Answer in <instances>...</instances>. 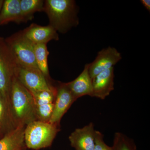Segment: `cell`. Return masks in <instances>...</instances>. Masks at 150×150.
I'll return each instance as SVG.
<instances>
[{
  "label": "cell",
  "instance_id": "obj_6",
  "mask_svg": "<svg viewBox=\"0 0 150 150\" xmlns=\"http://www.w3.org/2000/svg\"><path fill=\"white\" fill-rule=\"evenodd\" d=\"M15 76L31 93L43 91H55L57 86L51 85L38 69L17 66Z\"/></svg>",
  "mask_w": 150,
  "mask_h": 150
},
{
  "label": "cell",
  "instance_id": "obj_1",
  "mask_svg": "<svg viewBox=\"0 0 150 150\" xmlns=\"http://www.w3.org/2000/svg\"><path fill=\"white\" fill-rule=\"evenodd\" d=\"M12 118L16 128L25 126L37 120L35 105L32 94L15 76L12 83L10 91Z\"/></svg>",
  "mask_w": 150,
  "mask_h": 150
},
{
  "label": "cell",
  "instance_id": "obj_13",
  "mask_svg": "<svg viewBox=\"0 0 150 150\" xmlns=\"http://www.w3.org/2000/svg\"><path fill=\"white\" fill-rule=\"evenodd\" d=\"M24 22L22 15L20 0H4L0 14V25L10 22Z\"/></svg>",
  "mask_w": 150,
  "mask_h": 150
},
{
  "label": "cell",
  "instance_id": "obj_15",
  "mask_svg": "<svg viewBox=\"0 0 150 150\" xmlns=\"http://www.w3.org/2000/svg\"><path fill=\"white\" fill-rule=\"evenodd\" d=\"M35 62L39 71L48 79L50 77L48 65V56L49 53L47 44H35L34 48Z\"/></svg>",
  "mask_w": 150,
  "mask_h": 150
},
{
  "label": "cell",
  "instance_id": "obj_17",
  "mask_svg": "<svg viewBox=\"0 0 150 150\" xmlns=\"http://www.w3.org/2000/svg\"><path fill=\"white\" fill-rule=\"evenodd\" d=\"M15 128L5 103L0 96V130L6 134Z\"/></svg>",
  "mask_w": 150,
  "mask_h": 150
},
{
  "label": "cell",
  "instance_id": "obj_18",
  "mask_svg": "<svg viewBox=\"0 0 150 150\" xmlns=\"http://www.w3.org/2000/svg\"><path fill=\"white\" fill-rule=\"evenodd\" d=\"M112 147L113 150H137L134 141L121 132L115 133Z\"/></svg>",
  "mask_w": 150,
  "mask_h": 150
},
{
  "label": "cell",
  "instance_id": "obj_2",
  "mask_svg": "<svg viewBox=\"0 0 150 150\" xmlns=\"http://www.w3.org/2000/svg\"><path fill=\"white\" fill-rule=\"evenodd\" d=\"M49 24L57 32L65 33L79 24L78 8L74 0H46L44 11Z\"/></svg>",
  "mask_w": 150,
  "mask_h": 150
},
{
  "label": "cell",
  "instance_id": "obj_9",
  "mask_svg": "<svg viewBox=\"0 0 150 150\" xmlns=\"http://www.w3.org/2000/svg\"><path fill=\"white\" fill-rule=\"evenodd\" d=\"M96 131L92 122L75 129L69 137L71 146L76 150H93Z\"/></svg>",
  "mask_w": 150,
  "mask_h": 150
},
{
  "label": "cell",
  "instance_id": "obj_5",
  "mask_svg": "<svg viewBox=\"0 0 150 150\" xmlns=\"http://www.w3.org/2000/svg\"><path fill=\"white\" fill-rule=\"evenodd\" d=\"M16 67V64L6 44L4 39L1 37L0 38V96L5 103L11 116L10 91Z\"/></svg>",
  "mask_w": 150,
  "mask_h": 150
},
{
  "label": "cell",
  "instance_id": "obj_16",
  "mask_svg": "<svg viewBox=\"0 0 150 150\" xmlns=\"http://www.w3.org/2000/svg\"><path fill=\"white\" fill-rule=\"evenodd\" d=\"M44 3L45 1L43 0H20L21 8L24 22L32 20L35 13L43 11Z\"/></svg>",
  "mask_w": 150,
  "mask_h": 150
},
{
  "label": "cell",
  "instance_id": "obj_22",
  "mask_svg": "<svg viewBox=\"0 0 150 150\" xmlns=\"http://www.w3.org/2000/svg\"><path fill=\"white\" fill-rule=\"evenodd\" d=\"M142 5L148 11H150V0H142L141 1Z\"/></svg>",
  "mask_w": 150,
  "mask_h": 150
},
{
  "label": "cell",
  "instance_id": "obj_4",
  "mask_svg": "<svg viewBox=\"0 0 150 150\" xmlns=\"http://www.w3.org/2000/svg\"><path fill=\"white\" fill-rule=\"evenodd\" d=\"M4 40L17 66L38 69L34 54L35 44L26 38L22 30Z\"/></svg>",
  "mask_w": 150,
  "mask_h": 150
},
{
  "label": "cell",
  "instance_id": "obj_19",
  "mask_svg": "<svg viewBox=\"0 0 150 150\" xmlns=\"http://www.w3.org/2000/svg\"><path fill=\"white\" fill-rule=\"evenodd\" d=\"M57 93L55 91H43L32 94L35 105L54 103Z\"/></svg>",
  "mask_w": 150,
  "mask_h": 150
},
{
  "label": "cell",
  "instance_id": "obj_26",
  "mask_svg": "<svg viewBox=\"0 0 150 150\" xmlns=\"http://www.w3.org/2000/svg\"></svg>",
  "mask_w": 150,
  "mask_h": 150
},
{
  "label": "cell",
  "instance_id": "obj_8",
  "mask_svg": "<svg viewBox=\"0 0 150 150\" xmlns=\"http://www.w3.org/2000/svg\"><path fill=\"white\" fill-rule=\"evenodd\" d=\"M76 100L67 83L59 82L57 86L54 110L49 123L59 126L62 117Z\"/></svg>",
  "mask_w": 150,
  "mask_h": 150
},
{
  "label": "cell",
  "instance_id": "obj_7",
  "mask_svg": "<svg viewBox=\"0 0 150 150\" xmlns=\"http://www.w3.org/2000/svg\"><path fill=\"white\" fill-rule=\"evenodd\" d=\"M121 59V53L113 47L109 46L99 51L93 62L88 64L92 79L100 73L114 67Z\"/></svg>",
  "mask_w": 150,
  "mask_h": 150
},
{
  "label": "cell",
  "instance_id": "obj_10",
  "mask_svg": "<svg viewBox=\"0 0 150 150\" xmlns=\"http://www.w3.org/2000/svg\"><path fill=\"white\" fill-rule=\"evenodd\" d=\"M22 31L26 38L35 45L47 44L51 40H59L58 32L50 25L42 26L33 23Z\"/></svg>",
  "mask_w": 150,
  "mask_h": 150
},
{
  "label": "cell",
  "instance_id": "obj_21",
  "mask_svg": "<svg viewBox=\"0 0 150 150\" xmlns=\"http://www.w3.org/2000/svg\"><path fill=\"white\" fill-rule=\"evenodd\" d=\"M93 150H113L112 147L108 146L103 141V136L101 132L96 131L95 144Z\"/></svg>",
  "mask_w": 150,
  "mask_h": 150
},
{
  "label": "cell",
  "instance_id": "obj_25",
  "mask_svg": "<svg viewBox=\"0 0 150 150\" xmlns=\"http://www.w3.org/2000/svg\"><path fill=\"white\" fill-rule=\"evenodd\" d=\"M1 38V37H0V38Z\"/></svg>",
  "mask_w": 150,
  "mask_h": 150
},
{
  "label": "cell",
  "instance_id": "obj_24",
  "mask_svg": "<svg viewBox=\"0 0 150 150\" xmlns=\"http://www.w3.org/2000/svg\"><path fill=\"white\" fill-rule=\"evenodd\" d=\"M1 130H0V134H1Z\"/></svg>",
  "mask_w": 150,
  "mask_h": 150
},
{
  "label": "cell",
  "instance_id": "obj_14",
  "mask_svg": "<svg viewBox=\"0 0 150 150\" xmlns=\"http://www.w3.org/2000/svg\"><path fill=\"white\" fill-rule=\"evenodd\" d=\"M25 126H18L5 134L0 140V150H23L25 146Z\"/></svg>",
  "mask_w": 150,
  "mask_h": 150
},
{
  "label": "cell",
  "instance_id": "obj_11",
  "mask_svg": "<svg viewBox=\"0 0 150 150\" xmlns=\"http://www.w3.org/2000/svg\"><path fill=\"white\" fill-rule=\"evenodd\" d=\"M114 67L96 76L92 81V97L105 99L114 89Z\"/></svg>",
  "mask_w": 150,
  "mask_h": 150
},
{
  "label": "cell",
  "instance_id": "obj_20",
  "mask_svg": "<svg viewBox=\"0 0 150 150\" xmlns=\"http://www.w3.org/2000/svg\"><path fill=\"white\" fill-rule=\"evenodd\" d=\"M54 108V103L35 105V114L37 120L49 122L53 113Z\"/></svg>",
  "mask_w": 150,
  "mask_h": 150
},
{
  "label": "cell",
  "instance_id": "obj_3",
  "mask_svg": "<svg viewBox=\"0 0 150 150\" xmlns=\"http://www.w3.org/2000/svg\"><path fill=\"white\" fill-rule=\"evenodd\" d=\"M59 131V126L56 124L39 120L32 121L25 128V146L33 150L48 147Z\"/></svg>",
  "mask_w": 150,
  "mask_h": 150
},
{
  "label": "cell",
  "instance_id": "obj_12",
  "mask_svg": "<svg viewBox=\"0 0 150 150\" xmlns=\"http://www.w3.org/2000/svg\"><path fill=\"white\" fill-rule=\"evenodd\" d=\"M67 84L76 100L85 96L92 97V81L89 73L88 64L85 65L77 77Z\"/></svg>",
  "mask_w": 150,
  "mask_h": 150
},
{
  "label": "cell",
  "instance_id": "obj_23",
  "mask_svg": "<svg viewBox=\"0 0 150 150\" xmlns=\"http://www.w3.org/2000/svg\"><path fill=\"white\" fill-rule=\"evenodd\" d=\"M3 2H4V0H0V14H1V10L2 7Z\"/></svg>",
  "mask_w": 150,
  "mask_h": 150
}]
</instances>
